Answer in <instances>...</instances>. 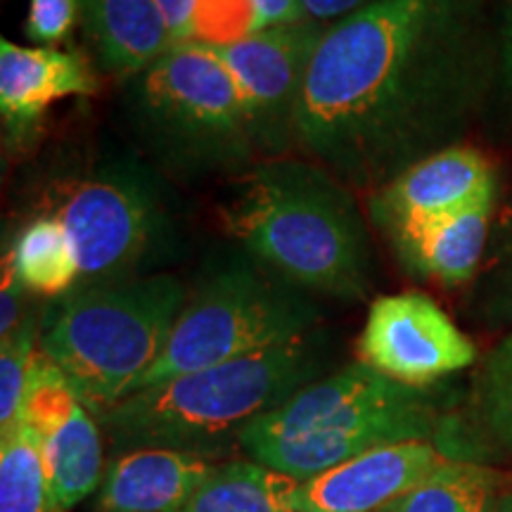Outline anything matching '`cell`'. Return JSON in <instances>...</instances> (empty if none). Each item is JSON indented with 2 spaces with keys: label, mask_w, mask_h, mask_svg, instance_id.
Instances as JSON below:
<instances>
[{
  "label": "cell",
  "mask_w": 512,
  "mask_h": 512,
  "mask_svg": "<svg viewBox=\"0 0 512 512\" xmlns=\"http://www.w3.org/2000/svg\"><path fill=\"white\" fill-rule=\"evenodd\" d=\"M496 91V34L479 0H373L328 24L311 57L294 147L373 195L463 145Z\"/></svg>",
  "instance_id": "1"
},
{
  "label": "cell",
  "mask_w": 512,
  "mask_h": 512,
  "mask_svg": "<svg viewBox=\"0 0 512 512\" xmlns=\"http://www.w3.org/2000/svg\"><path fill=\"white\" fill-rule=\"evenodd\" d=\"M226 233L261 266L306 294L363 299L373 249L349 185L311 162L249 166L221 207Z\"/></svg>",
  "instance_id": "2"
},
{
  "label": "cell",
  "mask_w": 512,
  "mask_h": 512,
  "mask_svg": "<svg viewBox=\"0 0 512 512\" xmlns=\"http://www.w3.org/2000/svg\"><path fill=\"white\" fill-rule=\"evenodd\" d=\"M328 342L318 332L128 394L98 418L114 453L171 448L214 460L249 422L323 377Z\"/></svg>",
  "instance_id": "3"
},
{
  "label": "cell",
  "mask_w": 512,
  "mask_h": 512,
  "mask_svg": "<svg viewBox=\"0 0 512 512\" xmlns=\"http://www.w3.org/2000/svg\"><path fill=\"white\" fill-rule=\"evenodd\" d=\"M188 294L169 273L74 287L41 332V354L100 418L159 361Z\"/></svg>",
  "instance_id": "4"
},
{
  "label": "cell",
  "mask_w": 512,
  "mask_h": 512,
  "mask_svg": "<svg viewBox=\"0 0 512 512\" xmlns=\"http://www.w3.org/2000/svg\"><path fill=\"white\" fill-rule=\"evenodd\" d=\"M128 107L147 152L174 176L230 174L259 155L238 83L209 46H171L133 79Z\"/></svg>",
  "instance_id": "5"
},
{
  "label": "cell",
  "mask_w": 512,
  "mask_h": 512,
  "mask_svg": "<svg viewBox=\"0 0 512 512\" xmlns=\"http://www.w3.org/2000/svg\"><path fill=\"white\" fill-rule=\"evenodd\" d=\"M318 320L320 309L304 290L238 252L188 294L162 356L138 389L306 337Z\"/></svg>",
  "instance_id": "6"
},
{
  "label": "cell",
  "mask_w": 512,
  "mask_h": 512,
  "mask_svg": "<svg viewBox=\"0 0 512 512\" xmlns=\"http://www.w3.org/2000/svg\"><path fill=\"white\" fill-rule=\"evenodd\" d=\"M79 259V285L150 275L176 247V226L155 178L136 164H105L57 192L53 211Z\"/></svg>",
  "instance_id": "7"
},
{
  "label": "cell",
  "mask_w": 512,
  "mask_h": 512,
  "mask_svg": "<svg viewBox=\"0 0 512 512\" xmlns=\"http://www.w3.org/2000/svg\"><path fill=\"white\" fill-rule=\"evenodd\" d=\"M448 415H441L430 389L408 387L356 361L306 384L283 406L249 422L242 441L309 437V434L375 432L394 444L434 441Z\"/></svg>",
  "instance_id": "8"
},
{
  "label": "cell",
  "mask_w": 512,
  "mask_h": 512,
  "mask_svg": "<svg viewBox=\"0 0 512 512\" xmlns=\"http://www.w3.org/2000/svg\"><path fill=\"white\" fill-rule=\"evenodd\" d=\"M325 29V22L306 17L287 27L261 29L233 46L214 48L238 83L259 155L278 159L294 147L299 98Z\"/></svg>",
  "instance_id": "9"
},
{
  "label": "cell",
  "mask_w": 512,
  "mask_h": 512,
  "mask_svg": "<svg viewBox=\"0 0 512 512\" xmlns=\"http://www.w3.org/2000/svg\"><path fill=\"white\" fill-rule=\"evenodd\" d=\"M356 351L358 361L377 373L418 389H430L479 363L475 342L432 297L418 290L377 297Z\"/></svg>",
  "instance_id": "10"
},
{
  "label": "cell",
  "mask_w": 512,
  "mask_h": 512,
  "mask_svg": "<svg viewBox=\"0 0 512 512\" xmlns=\"http://www.w3.org/2000/svg\"><path fill=\"white\" fill-rule=\"evenodd\" d=\"M496 169L484 152L456 145L413 164L370 195L368 214L384 235L496 200Z\"/></svg>",
  "instance_id": "11"
},
{
  "label": "cell",
  "mask_w": 512,
  "mask_h": 512,
  "mask_svg": "<svg viewBox=\"0 0 512 512\" xmlns=\"http://www.w3.org/2000/svg\"><path fill=\"white\" fill-rule=\"evenodd\" d=\"M446 460L448 456L434 441H399L370 448L309 482H299L292 505L299 512H380Z\"/></svg>",
  "instance_id": "12"
},
{
  "label": "cell",
  "mask_w": 512,
  "mask_h": 512,
  "mask_svg": "<svg viewBox=\"0 0 512 512\" xmlns=\"http://www.w3.org/2000/svg\"><path fill=\"white\" fill-rule=\"evenodd\" d=\"M98 91L81 53L48 46H17L0 38V119L5 143H22L36 131L50 105Z\"/></svg>",
  "instance_id": "13"
},
{
  "label": "cell",
  "mask_w": 512,
  "mask_h": 512,
  "mask_svg": "<svg viewBox=\"0 0 512 512\" xmlns=\"http://www.w3.org/2000/svg\"><path fill=\"white\" fill-rule=\"evenodd\" d=\"M496 200L444 219L408 223L387 233L401 266L441 287L472 283L489 252Z\"/></svg>",
  "instance_id": "14"
},
{
  "label": "cell",
  "mask_w": 512,
  "mask_h": 512,
  "mask_svg": "<svg viewBox=\"0 0 512 512\" xmlns=\"http://www.w3.org/2000/svg\"><path fill=\"white\" fill-rule=\"evenodd\" d=\"M214 465L216 460L171 448L117 453L105 467L93 512H176Z\"/></svg>",
  "instance_id": "15"
},
{
  "label": "cell",
  "mask_w": 512,
  "mask_h": 512,
  "mask_svg": "<svg viewBox=\"0 0 512 512\" xmlns=\"http://www.w3.org/2000/svg\"><path fill=\"white\" fill-rule=\"evenodd\" d=\"M437 446L448 458L475 463L512 456V330L479 358L463 413L448 415Z\"/></svg>",
  "instance_id": "16"
},
{
  "label": "cell",
  "mask_w": 512,
  "mask_h": 512,
  "mask_svg": "<svg viewBox=\"0 0 512 512\" xmlns=\"http://www.w3.org/2000/svg\"><path fill=\"white\" fill-rule=\"evenodd\" d=\"M88 34L107 74L136 79L174 46L157 0H83Z\"/></svg>",
  "instance_id": "17"
},
{
  "label": "cell",
  "mask_w": 512,
  "mask_h": 512,
  "mask_svg": "<svg viewBox=\"0 0 512 512\" xmlns=\"http://www.w3.org/2000/svg\"><path fill=\"white\" fill-rule=\"evenodd\" d=\"M29 432L38 439L50 486L64 510H72L88 496L98 494L105 477L102 427L81 401Z\"/></svg>",
  "instance_id": "18"
},
{
  "label": "cell",
  "mask_w": 512,
  "mask_h": 512,
  "mask_svg": "<svg viewBox=\"0 0 512 512\" xmlns=\"http://www.w3.org/2000/svg\"><path fill=\"white\" fill-rule=\"evenodd\" d=\"M297 486V479L256 460H223L176 512H299L292 505Z\"/></svg>",
  "instance_id": "19"
},
{
  "label": "cell",
  "mask_w": 512,
  "mask_h": 512,
  "mask_svg": "<svg viewBox=\"0 0 512 512\" xmlns=\"http://www.w3.org/2000/svg\"><path fill=\"white\" fill-rule=\"evenodd\" d=\"M5 259L29 294L67 297L79 285L81 271L74 242L64 223L53 214L31 221Z\"/></svg>",
  "instance_id": "20"
},
{
  "label": "cell",
  "mask_w": 512,
  "mask_h": 512,
  "mask_svg": "<svg viewBox=\"0 0 512 512\" xmlns=\"http://www.w3.org/2000/svg\"><path fill=\"white\" fill-rule=\"evenodd\" d=\"M498 477L475 460L448 458L430 477L380 512H491Z\"/></svg>",
  "instance_id": "21"
},
{
  "label": "cell",
  "mask_w": 512,
  "mask_h": 512,
  "mask_svg": "<svg viewBox=\"0 0 512 512\" xmlns=\"http://www.w3.org/2000/svg\"><path fill=\"white\" fill-rule=\"evenodd\" d=\"M0 512H67L50 486L38 439L22 422L0 432Z\"/></svg>",
  "instance_id": "22"
},
{
  "label": "cell",
  "mask_w": 512,
  "mask_h": 512,
  "mask_svg": "<svg viewBox=\"0 0 512 512\" xmlns=\"http://www.w3.org/2000/svg\"><path fill=\"white\" fill-rule=\"evenodd\" d=\"M472 285V316L489 328L512 330V200L494 221L489 252Z\"/></svg>",
  "instance_id": "23"
},
{
  "label": "cell",
  "mask_w": 512,
  "mask_h": 512,
  "mask_svg": "<svg viewBox=\"0 0 512 512\" xmlns=\"http://www.w3.org/2000/svg\"><path fill=\"white\" fill-rule=\"evenodd\" d=\"M38 351L41 328L36 316H29L22 328L0 342V432H8L19 418Z\"/></svg>",
  "instance_id": "24"
},
{
  "label": "cell",
  "mask_w": 512,
  "mask_h": 512,
  "mask_svg": "<svg viewBox=\"0 0 512 512\" xmlns=\"http://www.w3.org/2000/svg\"><path fill=\"white\" fill-rule=\"evenodd\" d=\"M256 31H261V19L254 0H197L188 43L226 48Z\"/></svg>",
  "instance_id": "25"
},
{
  "label": "cell",
  "mask_w": 512,
  "mask_h": 512,
  "mask_svg": "<svg viewBox=\"0 0 512 512\" xmlns=\"http://www.w3.org/2000/svg\"><path fill=\"white\" fill-rule=\"evenodd\" d=\"M79 0H29L27 36L43 46H55L72 34Z\"/></svg>",
  "instance_id": "26"
},
{
  "label": "cell",
  "mask_w": 512,
  "mask_h": 512,
  "mask_svg": "<svg viewBox=\"0 0 512 512\" xmlns=\"http://www.w3.org/2000/svg\"><path fill=\"white\" fill-rule=\"evenodd\" d=\"M496 91L494 105L501 107L512 126V0H496Z\"/></svg>",
  "instance_id": "27"
},
{
  "label": "cell",
  "mask_w": 512,
  "mask_h": 512,
  "mask_svg": "<svg viewBox=\"0 0 512 512\" xmlns=\"http://www.w3.org/2000/svg\"><path fill=\"white\" fill-rule=\"evenodd\" d=\"M27 287L17 280L10 261L3 256V287H0V339L22 328L31 313L27 311Z\"/></svg>",
  "instance_id": "28"
},
{
  "label": "cell",
  "mask_w": 512,
  "mask_h": 512,
  "mask_svg": "<svg viewBox=\"0 0 512 512\" xmlns=\"http://www.w3.org/2000/svg\"><path fill=\"white\" fill-rule=\"evenodd\" d=\"M259 10L261 29L287 27L306 19L304 0H254Z\"/></svg>",
  "instance_id": "29"
},
{
  "label": "cell",
  "mask_w": 512,
  "mask_h": 512,
  "mask_svg": "<svg viewBox=\"0 0 512 512\" xmlns=\"http://www.w3.org/2000/svg\"><path fill=\"white\" fill-rule=\"evenodd\" d=\"M162 5V12L169 22L171 36H174V46L178 43H188L190 34V19L195 12L197 0H157Z\"/></svg>",
  "instance_id": "30"
},
{
  "label": "cell",
  "mask_w": 512,
  "mask_h": 512,
  "mask_svg": "<svg viewBox=\"0 0 512 512\" xmlns=\"http://www.w3.org/2000/svg\"><path fill=\"white\" fill-rule=\"evenodd\" d=\"M368 3H373V0H304V12L309 19L330 24Z\"/></svg>",
  "instance_id": "31"
},
{
  "label": "cell",
  "mask_w": 512,
  "mask_h": 512,
  "mask_svg": "<svg viewBox=\"0 0 512 512\" xmlns=\"http://www.w3.org/2000/svg\"><path fill=\"white\" fill-rule=\"evenodd\" d=\"M491 512H512V491H498Z\"/></svg>",
  "instance_id": "32"
}]
</instances>
